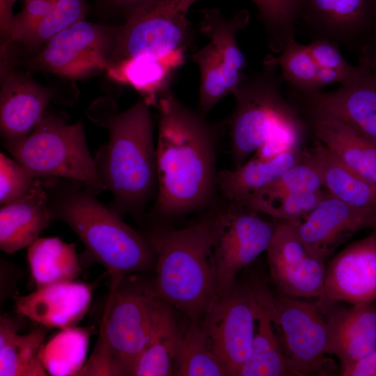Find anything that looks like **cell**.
Returning <instances> with one entry per match:
<instances>
[{"label": "cell", "instance_id": "cell-1", "mask_svg": "<svg viewBox=\"0 0 376 376\" xmlns=\"http://www.w3.org/2000/svg\"><path fill=\"white\" fill-rule=\"evenodd\" d=\"M157 193L154 210L178 216L213 205L217 132L204 115L182 104L170 88L158 97Z\"/></svg>", "mask_w": 376, "mask_h": 376}, {"label": "cell", "instance_id": "cell-2", "mask_svg": "<svg viewBox=\"0 0 376 376\" xmlns=\"http://www.w3.org/2000/svg\"><path fill=\"white\" fill-rule=\"evenodd\" d=\"M150 104L143 97L117 112L110 102L94 105L90 118L107 129L109 141L95 161L100 177L113 200L108 206L122 217L141 221L157 193L156 146Z\"/></svg>", "mask_w": 376, "mask_h": 376}, {"label": "cell", "instance_id": "cell-3", "mask_svg": "<svg viewBox=\"0 0 376 376\" xmlns=\"http://www.w3.org/2000/svg\"><path fill=\"white\" fill-rule=\"evenodd\" d=\"M43 180L53 219L67 224L87 254L105 267L110 290L124 277L155 267V253L143 233L127 225L82 183L66 178Z\"/></svg>", "mask_w": 376, "mask_h": 376}, {"label": "cell", "instance_id": "cell-4", "mask_svg": "<svg viewBox=\"0 0 376 376\" xmlns=\"http://www.w3.org/2000/svg\"><path fill=\"white\" fill-rule=\"evenodd\" d=\"M218 210L214 203L198 222L184 228L143 233L156 256L155 295L200 324L218 297L213 253Z\"/></svg>", "mask_w": 376, "mask_h": 376}, {"label": "cell", "instance_id": "cell-5", "mask_svg": "<svg viewBox=\"0 0 376 376\" xmlns=\"http://www.w3.org/2000/svg\"><path fill=\"white\" fill-rule=\"evenodd\" d=\"M279 68L264 61L263 68L245 76L233 94L236 105L229 118L233 169L244 164L253 152L268 145L286 150L298 147L307 123L284 98Z\"/></svg>", "mask_w": 376, "mask_h": 376}, {"label": "cell", "instance_id": "cell-6", "mask_svg": "<svg viewBox=\"0 0 376 376\" xmlns=\"http://www.w3.org/2000/svg\"><path fill=\"white\" fill-rule=\"evenodd\" d=\"M156 296L135 275L109 290L99 337L78 376L134 375L147 343Z\"/></svg>", "mask_w": 376, "mask_h": 376}, {"label": "cell", "instance_id": "cell-7", "mask_svg": "<svg viewBox=\"0 0 376 376\" xmlns=\"http://www.w3.org/2000/svg\"><path fill=\"white\" fill-rule=\"evenodd\" d=\"M2 146L38 178L74 180L95 195L106 189L81 121L68 124L63 118L46 112L26 136Z\"/></svg>", "mask_w": 376, "mask_h": 376}, {"label": "cell", "instance_id": "cell-8", "mask_svg": "<svg viewBox=\"0 0 376 376\" xmlns=\"http://www.w3.org/2000/svg\"><path fill=\"white\" fill-rule=\"evenodd\" d=\"M197 1L144 0L130 10L118 26L111 67L142 56L181 66L191 37L187 14Z\"/></svg>", "mask_w": 376, "mask_h": 376}, {"label": "cell", "instance_id": "cell-9", "mask_svg": "<svg viewBox=\"0 0 376 376\" xmlns=\"http://www.w3.org/2000/svg\"><path fill=\"white\" fill-rule=\"evenodd\" d=\"M336 302L324 297L313 302L274 297V326L297 376L334 374L336 366L326 354L339 308Z\"/></svg>", "mask_w": 376, "mask_h": 376}, {"label": "cell", "instance_id": "cell-10", "mask_svg": "<svg viewBox=\"0 0 376 376\" xmlns=\"http://www.w3.org/2000/svg\"><path fill=\"white\" fill-rule=\"evenodd\" d=\"M200 31L208 43L191 55L200 70L198 110L205 115L225 96L234 94L245 75L244 54L239 48L237 35L249 24L250 14L241 10L226 17L217 8L201 10Z\"/></svg>", "mask_w": 376, "mask_h": 376}, {"label": "cell", "instance_id": "cell-11", "mask_svg": "<svg viewBox=\"0 0 376 376\" xmlns=\"http://www.w3.org/2000/svg\"><path fill=\"white\" fill-rule=\"evenodd\" d=\"M299 23L311 40H330L354 53L359 65H376L375 0H299Z\"/></svg>", "mask_w": 376, "mask_h": 376}, {"label": "cell", "instance_id": "cell-12", "mask_svg": "<svg viewBox=\"0 0 376 376\" xmlns=\"http://www.w3.org/2000/svg\"><path fill=\"white\" fill-rule=\"evenodd\" d=\"M118 29V26L81 20L49 40L29 64L34 69L71 79L107 71Z\"/></svg>", "mask_w": 376, "mask_h": 376}, {"label": "cell", "instance_id": "cell-13", "mask_svg": "<svg viewBox=\"0 0 376 376\" xmlns=\"http://www.w3.org/2000/svg\"><path fill=\"white\" fill-rule=\"evenodd\" d=\"M259 213L235 203L225 202L219 207L213 246L217 299L233 288L237 273L270 243L276 225L262 219Z\"/></svg>", "mask_w": 376, "mask_h": 376}, {"label": "cell", "instance_id": "cell-14", "mask_svg": "<svg viewBox=\"0 0 376 376\" xmlns=\"http://www.w3.org/2000/svg\"><path fill=\"white\" fill-rule=\"evenodd\" d=\"M256 325L251 283L235 284L217 299L203 318L201 326L209 346L228 375L240 376L251 352Z\"/></svg>", "mask_w": 376, "mask_h": 376}, {"label": "cell", "instance_id": "cell-15", "mask_svg": "<svg viewBox=\"0 0 376 376\" xmlns=\"http://www.w3.org/2000/svg\"><path fill=\"white\" fill-rule=\"evenodd\" d=\"M288 100L301 115L335 118L376 141V65H357L335 91H304L289 87Z\"/></svg>", "mask_w": 376, "mask_h": 376}, {"label": "cell", "instance_id": "cell-16", "mask_svg": "<svg viewBox=\"0 0 376 376\" xmlns=\"http://www.w3.org/2000/svg\"><path fill=\"white\" fill-rule=\"evenodd\" d=\"M266 251L271 278L285 295H323L326 261L308 250L293 224H276Z\"/></svg>", "mask_w": 376, "mask_h": 376}, {"label": "cell", "instance_id": "cell-17", "mask_svg": "<svg viewBox=\"0 0 376 376\" xmlns=\"http://www.w3.org/2000/svg\"><path fill=\"white\" fill-rule=\"evenodd\" d=\"M290 223L308 250L326 261L356 233L376 229V214L347 203L327 191L304 221Z\"/></svg>", "mask_w": 376, "mask_h": 376}, {"label": "cell", "instance_id": "cell-18", "mask_svg": "<svg viewBox=\"0 0 376 376\" xmlns=\"http://www.w3.org/2000/svg\"><path fill=\"white\" fill-rule=\"evenodd\" d=\"M320 297L352 304L376 300V229L331 259Z\"/></svg>", "mask_w": 376, "mask_h": 376}, {"label": "cell", "instance_id": "cell-19", "mask_svg": "<svg viewBox=\"0 0 376 376\" xmlns=\"http://www.w3.org/2000/svg\"><path fill=\"white\" fill-rule=\"evenodd\" d=\"M53 92L29 77L1 68L0 132L2 143L26 136L46 113Z\"/></svg>", "mask_w": 376, "mask_h": 376}, {"label": "cell", "instance_id": "cell-20", "mask_svg": "<svg viewBox=\"0 0 376 376\" xmlns=\"http://www.w3.org/2000/svg\"><path fill=\"white\" fill-rule=\"evenodd\" d=\"M90 285L63 281L44 285L29 295L15 297L19 314L47 328L75 327L87 313L91 302Z\"/></svg>", "mask_w": 376, "mask_h": 376}, {"label": "cell", "instance_id": "cell-21", "mask_svg": "<svg viewBox=\"0 0 376 376\" xmlns=\"http://www.w3.org/2000/svg\"><path fill=\"white\" fill-rule=\"evenodd\" d=\"M256 325L250 356L240 376H297L284 354L273 322L274 297L266 284L251 283Z\"/></svg>", "mask_w": 376, "mask_h": 376}, {"label": "cell", "instance_id": "cell-22", "mask_svg": "<svg viewBox=\"0 0 376 376\" xmlns=\"http://www.w3.org/2000/svg\"><path fill=\"white\" fill-rule=\"evenodd\" d=\"M316 139L341 161L376 185V141L328 116H301Z\"/></svg>", "mask_w": 376, "mask_h": 376}, {"label": "cell", "instance_id": "cell-23", "mask_svg": "<svg viewBox=\"0 0 376 376\" xmlns=\"http://www.w3.org/2000/svg\"><path fill=\"white\" fill-rule=\"evenodd\" d=\"M44 180L28 196L1 205L0 249L13 253L29 246L53 220Z\"/></svg>", "mask_w": 376, "mask_h": 376}, {"label": "cell", "instance_id": "cell-24", "mask_svg": "<svg viewBox=\"0 0 376 376\" xmlns=\"http://www.w3.org/2000/svg\"><path fill=\"white\" fill-rule=\"evenodd\" d=\"M375 350V301L339 307L327 354L338 358L340 370Z\"/></svg>", "mask_w": 376, "mask_h": 376}, {"label": "cell", "instance_id": "cell-25", "mask_svg": "<svg viewBox=\"0 0 376 376\" xmlns=\"http://www.w3.org/2000/svg\"><path fill=\"white\" fill-rule=\"evenodd\" d=\"M303 158L318 172L322 186L337 198L376 214V185L362 177L316 139Z\"/></svg>", "mask_w": 376, "mask_h": 376}, {"label": "cell", "instance_id": "cell-26", "mask_svg": "<svg viewBox=\"0 0 376 376\" xmlns=\"http://www.w3.org/2000/svg\"><path fill=\"white\" fill-rule=\"evenodd\" d=\"M301 159L298 148H294L270 158L251 159L237 169L219 171L217 192L225 202L240 203L272 184Z\"/></svg>", "mask_w": 376, "mask_h": 376}, {"label": "cell", "instance_id": "cell-27", "mask_svg": "<svg viewBox=\"0 0 376 376\" xmlns=\"http://www.w3.org/2000/svg\"><path fill=\"white\" fill-rule=\"evenodd\" d=\"M180 336L171 306L156 297L147 343L134 376L174 375V361Z\"/></svg>", "mask_w": 376, "mask_h": 376}, {"label": "cell", "instance_id": "cell-28", "mask_svg": "<svg viewBox=\"0 0 376 376\" xmlns=\"http://www.w3.org/2000/svg\"><path fill=\"white\" fill-rule=\"evenodd\" d=\"M18 323L9 317L0 319V376L48 375L41 360L47 327L40 324L19 334Z\"/></svg>", "mask_w": 376, "mask_h": 376}, {"label": "cell", "instance_id": "cell-29", "mask_svg": "<svg viewBox=\"0 0 376 376\" xmlns=\"http://www.w3.org/2000/svg\"><path fill=\"white\" fill-rule=\"evenodd\" d=\"M27 260L37 288L74 281L81 272L75 244L56 237H39L28 246Z\"/></svg>", "mask_w": 376, "mask_h": 376}, {"label": "cell", "instance_id": "cell-30", "mask_svg": "<svg viewBox=\"0 0 376 376\" xmlns=\"http://www.w3.org/2000/svg\"><path fill=\"white\" fill-rule=\"evenodd\" d=\"M178 68L168 61L142 56L111 66L107 72L112 79L129 84L143 94L150 105H156L159 95L169 88Z\"/></svg>", "mask_w": 376, "mask_h": 376}, {"label": "cell", "instance_id": "cell-31", "mask_svg": "<svg viewBox=\"0 0 376 376\" xmlns=\"http://www.w3.org/2000/svg\"><path fill=\"white\" fill-rule=\"evenodd\" d=\"M91 331L76 326L61 329L43 345L41 360L48 375H79L86 363Z\"/></svg>", "mask_w": 376, "mask_h": 376}, {"label": "cell", "instance_id": "cell-32", "mask_svg": "<svg viewBox=\"0 0 376 376\" xmlns=\"http://www.w3.org/2000/svg\"><path fill=\"white\" fill-rule=\"evenodd\" d=\"M174 375L225 376V367L211 350L200 324L190 322L180 331L174 361Z\"/></svg>", "mask_w": 376, "mask_h": 376}, {"label": "cell", "instance_id": "cell-33", "mask_svg": "<svg viewBox=\"0 0 376 376\" xmlns=\"http://www.w3.org/2000/svg\"><path fill=\"white\" fill-rule=\"evenodd\" d=\"M324 194L322 189L316 191L285 195H267L256 192L237 203L285 222H295L304 219Z\"/></svg>", "mask_w": 376, "mask_h": 376}, {"label": "cell", "instance_id": "cell-34", "mask_svg": "<svg viewBox=\"0 0 376 376\" xmlns=\"http://www.w3.org/2000/svg\"><path fill=\"white\" fill-rule=\"evenodd\" d=\"M268 36V44L280 53L290 40L295 39L298 24L299 0H251Z\"/></svg>", "mask_w": 376, "mask_h": 376}, {"label": "cell", "instance_id": "cell-35", "mask_svg": "<svg viewBox=\"0 0 376 376\" xmlns=\"http://www.w3.org/2000/svg\"><path fill=\"white\" fill-rule=\"evenodd\" d=\"M264 61L279 68L289 87L304 91H318L315 78L318 67L306 45L292 39L287 42L278 56L268 55Z\"/></svg>", "mask_w": 376, "mask_h": 376}, {"label": "cell", "instance_id": "cell-36", "mask_svg": "<svg viewBox=\"0 0 376 376\" xmlns=\"http://www.w3.org/2000/svg\"><path fill=\"white\" fill-rule=\"evenodd\" d=\"M84 0H58L49 14L22 40L31 49H40L49 40L83 20Z\"/></svg>", "mask_w": 376, "mask_h": 376}, {"label": "cell", "instance_id": "cell-37", "mask_svg": "<svg viewBox=\"0 0 376 376\" xmlns=\"http://www.w3.org/2000/svg\"><path fill=\"white\" fill-rule=\"evenodd\" d=\"M41 182L14 159L0 152L1 206L30 194Z\"/></svg>", "mask_w": 376, "mask_h": 376}, {"label": "cell", "instance_id": "cell-38", "mask_svg": "<svg viewBox=\"0 0 376 376\" xmlns=\"http://www.w3.org/2000/svg\"><path fill=\"white\" fill-rule=\"evenodd\" d=\"M322 187V180L316 169L302 155L299 162L287 170L272 184L257 192L267 195H285L316 191Z\"/></svg>", "mask_w": 376, "mask_h": 376}, {"label": "cell", "instance_id": "cell-39", "mask_svg": "<svg viewBox=\"0 0 376 376\" xmlns=\"http://www.w3.org/2000/svg\"><path fill=\"white\" fill-rule=\"evenodd\" d=\"M58 0H24L19 13L15 15L10 42L21 40L52 10Z\"/></svg>", "mask_w": 376, "mask_h": 376}, {"label": "cell", "instance_id": "cell-40", "mask_svg": "<svg viewBox=\"0 0 376 376\" xmlns=\"http://www.w3.org/2000/svg\"><path fill=\"white\" fill-rule=\"evenodd\" d=\"M306 46L318 67L347 72H352L356 68L344 58L340 51V45L335 42L327 40H314Z\"/></svg>", "mask_w": 376, "mask_h": 376}, {"label": "cell", "instance_id": "cell-41", "mask_svg": "<svg viewBox=\"0 0 376 376\" xmlns=\"http://www.w3.org/2000/svg\"><path fill=\"white\" fill-rule=\"evenodd\" d=\"M343 376H376V350L340 370Z\"/></svg>", "mask_w": 376, "mask_h": 376}, {"label": "cell", "instance_id": "cell-42", "mask_svg": "<svg viewBox=\"0 0 376 376\" xmlns=\"http://www.w3.org/2000/svg\"><path fill=\"white\" fill-rule=\"evenodd\" d=\"M16 0H0V29L6 44L10 43L11 29L15 18L13 6Z\"/></svg>", "mask_w": 376, "mask_h": 376}, {"label": "cell", "instance_id": "cell-43", "mask_svg": "<svg viewBox=\"0 0 376 376\" xmlns=\"http://www.w3.org/2000/svg\"><path fill=\"white\" fill-rule=\"evenodd\" d=\"M115 8L126 12V14L144 0H107Z\"/></svg>", "mask_w": 376, "mask_h": 376}, {"label": "cell", "instance_id": "cell-44", "mask_svg": "<svg viewBox=\"0 0 376 376\" xmlns=\"http://www.w3.org/2000/svg\"><path fill=\"white\" fill-rule=\"evenodd\" d=\"M375 6H376V0H375Z\"/></svg>", "mask_w": 376, "mask_h": 376}]
</instances>
